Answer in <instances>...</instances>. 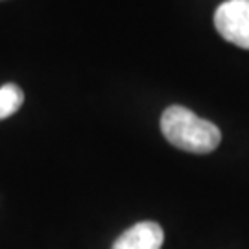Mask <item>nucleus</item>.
<instances>
[{
    "label": "nucleus",
    "instance_id": "obj_1",
    "mask_svg": "<svg viewBox=\"0 0 249 249\" xmlns=\"http://www.w3.org/2000/svg\"><path fill=\"white\" fill-rule=\"evenodd\" d=\"M160 131L170 144L190 153H211L222 141L220 129L181 106L168 107L160 116Z\"/></svg>",
    "mask_w": 249,
    "mask_h": 249
},
{
    "label": "nucleus",
    "instance_id": "obj_2",
    "mask_svg": "<svg viewBox=\"0 0 249 249\" xmlns=\"http://www.w3.org/2000/svg\"><path fill=\"white\" fill-rule=\"evenodd\" d=\"M218 34L232 45L249 50V0H227L214 13Z\"/></svg>",
    "mask_w": 249,
    "mask_h": 249
},
{
    "label": "nucleus",
    "instance_id": "obj_3",
    "mask_svg": "<svg viewBox=\"0 0 249 249\" xmlns=\"http://www.w3.org/2000/svg\"><path fill=\"white\" fill-rule=\"evenodd\" d=\"M162 242L164 232L159 223L139 222L116 238L113 249H160Z\"/></svg>",
    "mask_w": 249,
    "mask_h": 249
},
{
    "label": "nucleus",
    "instance_id": "obj_4",
    "mask_svg": "<svg viewBox=\"0 0 249 249\" xmlns=\"http://www.w3.org/2000/svg\"><path fill=\"white\" fill-rule=\"evenodd\" d=\"M24 102V94L15 83H6L0 87V120L17 113Z\"/></svg>",
    "mask_w": 249,
    "mask_h": 249
}]
</instances>
